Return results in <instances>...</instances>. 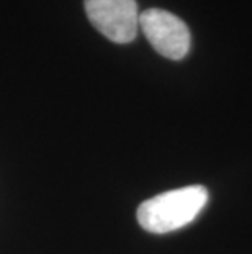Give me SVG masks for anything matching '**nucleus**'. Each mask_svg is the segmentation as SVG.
<instances>
[{
	"mask_svg": "<svg viewBox=\"0 0 252 254\" xmlns=\"http://www.w3.org/2000/svg\"><path fill=\"white\" fill-rule=\"evenodd\" d=\"M208 202L202 186H190L159 193L139 205L138 221L149 233H169L192 223Z\"/></svg>",
	"mask_w": 252,
	"mask_h": 254,
	"instance_id": "obj_1",
	"label": "nucleus"
},
{
	"mask_svg": "<svg viewBox=\"0 0 252 254\" xmlns=\"http://www.w3.org/2000/svg\"><path fill=\"white\" fill-rule=\"evenodd\" d=\"M139 28L160 56L180 61L190 51V30L177 15L162 8H148L139 13Z\"/></svg>",
	"mask_w": 252,
	"mask_h": 254,
	"instance_id": "obj_2",
	"label": "nucleus"
},
{
	"mask_svg": "<svg viewBox=\"0 0 252 254\" xmlns=\"http://www.w3.org/2000/svg\"><path fill=\"white\" fill-rule=\"evenodd\" d=\"M85 13L95 28L110 41L131 43L139 30L136 0H84Z\"/></svg>",
	"mask_w": 252,
	"mask_h": 254,
	"instance_id": "obj_3",
	"label": "nucleus"
}]
</instances>
